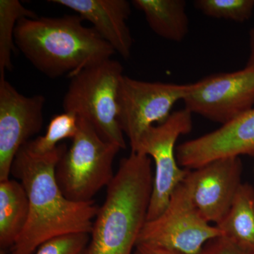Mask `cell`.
<instances>
[{
  "label": "cell",
  "instance_id": "14",
  "mask_svg": "<svg viewBox=\"0 0 254 254\" xmlns=\"http://www.w3.org/2000/svg\"><path fill=\"white\" fill-rule=\"evenodd\" d=\"M29 200L22 184L17 180L0 182V248L15 245L27 224Z\"/></svg>",
  "mask_w": 254,
  "mask_h": 254
},
{
  "label": "cell",
  "instance_id": "22",
  "mask_svg": "<svg viewBox=\"0 0 254 254\" xmlns=\"http://www.w3.org/2000/svg\"><path fill=\"white\" fill-rule=\"evenodd\" d=\"M133 254H182L163 247H155L145 244H137Z\"/></svg>",
  "mask_w": 254,
  "mask_h": 254
},
{
  "label": "cell",
  "instance_id": "2",
  "mask_svg": "<svg viewBox=\"0 0 254 254\" xmlns=\"http://www.w3.org/2000/svg\"><path fill=\"white\" fill-rule=\"evenodd\" d=\"M83 21L78 14L21 18L15 29V44L48 77H73L115 53L94 28L83 26Z\"/></svg>",
  "mask_w": 254,
  "mask_h": 254
},
{
  "label": "cell",
  "instance_id": "13",
  "mask_svg": "<svg viewBox=\"0 0 254 254\" xmlns=\"http://www.w3.org/2000/svg\"><path fill=\"white\" fill-rule=\"evenodd\" d=\"M73 10L93 24L95 31L125 60L131 55L133 38L127 21L131 4L126 0H52Z\"/></svg>",
  "mask_w": 254,
  "mask_h": 254
},
{
  "label": "cell",
  "instance_id": "6",
  "mask_svg": "<svg viewBox=\"0 0 254 254\" xmlns=\"http://www.w3.org/2000/svg\"><path fill=\"white\" fill-rule=\"evenodd\" d=\"M222 236L195 208L182 182L158 218L146 221L137 244L163 247L182 254H200L210 240ZM136 244V245H137Z\"/></svg>",
  "mask_w": 254,
  "mask_h": 254
},
{
  "label": "cell",
  "instance_id": "15",
  "mask_svg": "<svg viewBox=\"0 0 254 254\" xmlns=\"http://www.w3.org/2000/svg\"><path fill=\"white\" fill-rule=\"evenodd\" d=\"M152 31L169 41L180 42L189 32L187 2L184 0H133Z\"/></svg>",
  "mask_w": 254,
  "mask_h": 254
},
{
  "label": "cell",
  "instance_id": "20",
  "mask_svg": "<svg viewBox=\"0 0 254 254\" xmlns=\"http://www.w3.org/2000/svg\"><path fill=\"white\" fill-rule=\"evenodd\" d=\"M89 241L88 233L61 235L46 241L34 254H83Z\"/></svg>",
  "mask_w": 254,
  "mask_h": 254
},
{
  "label": "cell",
  "instance_id": "4",
  "mask_svg": "<svg viewBox=\"0 0 254 254\" xmlns=\"http://www.w3.org/2000/svg\"><path fill=\"white\" fill-rule=\"evenodd\" d=\"M118 61L107 60L71 78L64 97V112L84 118L104 141L127 147L119 123L118 93L123 74Z\"/></svg>",
  "mask_w": 254,
  "mask_h": 254
},
{
  "label": "cell",
  "instance_id": "21",
  "mask_svg": "<svg viewBox=\"0 0 254 254\" xmlns=\"http://www.w3.org/2000/svg\"><path fill=\"white\" fill-rule=\"evenodd\" d=\"M200 254H254V252L246 250L221 236L208 242Z\"/></svg>",
  "mask_w": 254,
  "mask_h": 254
},
{
  "label": "cell",
  "instance_id": "7",
  "mask_svg": "<svg viewBox=\"0 0 254 254\" xmlns=\"http://www.w3.org/2000/svg\"><path fill=\"white\" fill-rule=\"evenodd\" d=\"M192 127V113L185 108L174 112L165 123L150 127L140 140L134 153L151 157L155 165L147 221L165 211L173 192L190 173L180 168L175 148L179 137L190 133Z\"/></svg>",
  "mask_w": 254,
  "mask_h": 254
},
{
  "label": "cell",
  "instance_id": "1",
  "mask_svg": "<svg viewBox=\"0 0 254 254\" xmlns=\"http://www.w3.org/2000/svg\"><path fill=\"white\" fill-rule=\"evenodd\" d=\"M66 150V145L60 144L49 153L36 155L25 144L15 157L11 174L26 190L29 215L9 254H34L54 237L91 233L99 207L93 200L80 203L68 199L57 181V165Z\"/></svg>",
  "mask_w": 254,
  "mask_h": 254
},
{
  "label": "cell",
  "instance_id": "23",
  "mask_svg": "<svg viewBox=\"0 0 254 254\" xmlns=\"http://www.w3.org/2000/svg\"><path fill=\"white\" fill-rule=\"evenodd\" d=\"M250 55L249 58L247 67L254 68V29L251 30L250 32Z\"/></svg>",
  "mask_w": 254,
  "mask_h": 254
},
{
  "label": "cell",
  "instance_id": "10",
  "mask_svg": "<svg viewBox=\"0 0 254 254\" xmlns=\"http://www.w3.org/2000/svg\"><path fill=\"white\" fill-rule=\"evenodd\" d=\"M45 104L43 95L25 96L0 79V182L9 179L18 152L41 131Z\"/></svg>",
  "mask_w": 254,
  "mask_h": 254
},
{
  "label": "cell",
  "instance_id": "16",
  "mask_svg": "<svg viewBox=\"0 0 254 254\" xmlns=\"http://www.w3.org/2000/svg\"><path fill=\"white\" fill-rule=\"evenodd\" d=\"M222 236L246 250L254 252V187L242 184L231 208L215 225Z\"/></svg>",
  "mask_w": 254,
  "mask_h": 254
},
{
  "label": "cell",
  "instance_id": "3",
  "mask_svg": "<svg viewBox=\"0 0 254 254\" xmlns=\"http://www.w3.org/2000/svg\"><path fill=\"white\" fill-rule=\"evenodd\" d=\"M151 159L131 153L107 187L83 254H133L153 190Z\"/></svg>",
  "mask_w": 254,
  "mask_h": 254
},
{
  "label": "cell",
  "instance_id": "12",
  "mask_svg": "<svg viewBox=\"0 0 254 254\" xmlns=\"http://www.w3.org/2000/svg\"><path fill=\"white\" fill-rule=\"evenodd\" d=\"M254 156V109L203 136L176 148L179 165L195 170L218 159Z\"/></svg>",
  "mask_w": 254,
  "mask_h": 254
},
{
  "label": "cell",
  "instance_id": "9",
  "mask_svg": "<svg viewBox=\"0 0 254 254\" xmlns=\"http://www.w3.org/2000/svg\"><path fill=\"white\" fill-rule=\"evenodd\" d=\"M185 109L190 113L222 124L230 123L254 104V68L218 73L190 83L184 98Z\"/></svg>",
  "mask_w": 254,
  "mask_h": 254
},
{
  "label": "cell",
  "instance_id": "18",
  "mask_svg": "<svg viewBox=\"0 0 254 254\" xmlns=\"http://www.w3.org/2000/svg\"><path fill=\"white\" fill-rule=\"evenodd\" d=\"M77 131L78 117L74 114L64 112L52 118L44 136L37 137L26 144L35 154H47L54 150L62 140L73 139Z\"/></svg>",
  "mask_w": 254,
  "mask_h": 254
},
{
  "label": "cell",
  "instance_id": "19",
  "mask_svg": "<svg viewBox=\"0 0 254 254\" xmlns=\"http://www.w3.org/2000/svg\"><path fill=\"white\" fill-rule=\"evenodd\" d=\"M195 4L206 16L237 22L250 19L254 9V0H198Z\"/></svg>",
  "mask_w": 254,
  "mask_h": 254
},
{
  "label": "cell",
  "instance_id": "11",
  "mask_svg": "<svg viewBox=\"0 0 254 254\" xmlns=\"http://www.w3.org/2000/svg\"><path fill=\"white\" fill-rule=\"evenodd\" d=\"M240 157L218 159L190 171L184 184L193 205L209 223L218 225L231 208L242 185Z\"/></svg>",
  "mask_w": 254,
  "mask_h": 254
},
{
  "label": "cell",
  "instance_id": "5",
  "mask_svg": "<svg viewBox=\"0 0 254 254\" xmlns=\"http://www.w3.org/2000/svg\"><path fill=\"white\" fill-rule=\"evenodd\" d=\"M121 148L104 141L84 118L78 117V131L56 168L60 190L80 203L93 197L113 180V163Z\"/></svg>",
  "mask_w": 254,
  "mask_h": 254
},
{
  "label": "cell",
  "instance_id": "8",
  "mask_svg": "<svg viewBox=\"0 0 254 254\" xmlns=\"http://www.w3.org/2000/svg\"><path fill=\"white\" fill-rule=\"evenodd\" d=\"M190 84L138 81L124 75L118 93L119 123L136 152L142 136L155 123H165L174 105L183 100Z\"/></svg>",
  "mask_w": 254,
  "mask_h": 254
},
{
  "label": "cell",
  "instance_id": "17",
  "mask_svg": "<svg viewBox=\"0 0 254 254\" xmlns=\"http://www.w3.org/2000/svg\"><path fill=\"white\" fill-rule=\"evenodd\" d=\"M38 17L18 0H0V79L5 71L13 68L11 55L16 50L14 33L16 25L23 18Z\"/></svg>",
  "mask_w": 254,
  "mask_h": 254
}]
</instances>
